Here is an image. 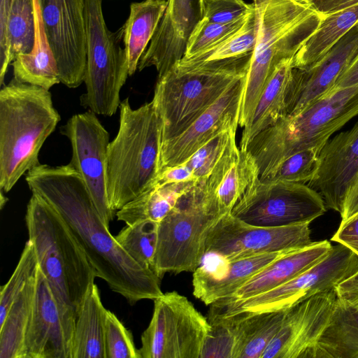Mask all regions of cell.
<instances>
[{
  "mask_svg": "<svg viewBox=\"0 0 358 358\" xmlns=\"http://www.w3.org/2000/svg\"><path fill=\"white\" fill-rule=\"evenodd\" d=\"M32 194L60 215L92 264L96 278L131 305L163 294L160 278L134 261L103 221L80 175L69 164H39L27 173Z\"/></svg>",
  "mask_w": 358,
  "mask_h": 358,
  "instance_id": "6da1fadb",
  "label": "cell"
},
{
  "mask_svg": "<svg viewBox=\"0 0 358 358\" xmlns=\"http://www.w3.org/2000/svg\"><path fill=\"white\" fill-rule=\"evenodd\" d=\"M60 120L49 90L13 79L1 87V196L40 164V150Z\"/></svg>",
  "mask_w": 358,
  "mask_h": 358,
  "instance_id": "7a4b0ae2",
  "label": "cell"
},
{
  "mask_svg": "<svg viewBox=\"0 0 358 358\" xmlns=\"http://www.w3.org/2000/svg\"><path fill=\"white\" fill-rule=\"evenodd\" d=\"M119 129L110 142L107 190L110 206L118 210L150 189L159 174L161 123L152 101L131 108L120 104Z\"/></svg>",
  "mask_w": 358,
  "mask_h": 358,
  "instance_id": "3957f363",
  "label": "cell"
},
{
  "mask_svg": "<svg viewBox=\"0 0 358 358\" xmlns=\"http://www.w3.org/2000/svg\"><path fill=\"white\" fill-rule=\"evenodd\" d=\"M259 15L257 39L243 83L238 125L251 118L277 65L294 57L317 29L322 16L296 0H253Z\"/></svg>",
  "mask_w": 358,
  "mask_h": 358,
  "instance_id": "277c9868",
  "label": "cell"
},
{
  "mask_svg": "<svg viewBox=\"0 0 358 358\" xmlns=\"http://www.w3.org/2000/svg\"><path fill=\"white\" fill-rule=\"evenodd\" d=\"M358 115V85L333 90L294 115H286L258 134L246 150L262 178L290 155L322 148Z\"/></svg>",
  "mask_w": 358,
  "mask_h": 358,
  "instance_id": "5b68a950",
  "label": "cell"
},
{
  "mask_svg": "<svg viewBox=\"0 0 358 358\" xmlns=\"http://www.w3.org/2000/svg\"><path fill=\"white\" fill-rule=\"evenodd\" d=\"M25 222L39 268L56 296L78 315L96 278L92 264L60 215L37 194L28 202Z\"/></svg>",
  "mask_w": 358,
  "mask_h": 358,
  "instance_id": "8992f818",
  "label": "cell"
},
{
  "mask_svg": "<svg viewBox=\"0 0 358 358\" xmlns=\"http://www.w3.org/2000/svg\"><path fill=\"white\" fill-rule=\"evenodd\" d=\"M252 55L194 69L174 66L158 78L152 101L161 123L162 143L184 131L235 81L245 76Z\"/></svg>",
  "mask_w": 358,
  "mask_h": 358,
  "instance_id": "52a82bcc",
  "label": "cell"
},
{
  "mask_svg": "<svg viewBox=\"0 0 358 358\" xmlns=\"http://www.w3.org/2000/svg\"><path fill=\"white\" fill-rule=\"evenodd\" d=\"M205 181L183 194L158 224L152 271L160 279L166 273L194 272L201 263L207 231L223 215L207 195Z\"/></svg>",
  "mask_w": 358,
  "mask_h": 358,
  "instance_id": "ba28073f",
  "label": "cell"
},
{
  "mask_svg": "<svg viewBox=\"0 0 358 358\" xmlns=\"http://www.w3.org/2000/svg\"><path fill=\"white\" fill-rule=\"evenodd\" d=\"M86 25V92L80 104L96 115L110 117L120 104V91L129 76L128 59L122 48L120 29L111 32L106 24L102 0H85Z\"/></svg>",
  "mask_w": 358,
  "mask_h": 358,
  "instance_id": "9c48e42d",
  "label": "cell"
},
{
  "mask_svg": "<svg viewBox=\"0 0 358 358\" xmlns=\"http://www.w3.org/2000/svg\"><path fill=\"white\" fill-rule=\"evenodd\" d=\"M357 271L358 255L338 243L318 263L277 287L244 300L211 304L209 317L286 310L313 295L336 288Z\"/></svg>",
  "mask_w": 358,
  "mask_h": 358,
  "instance_id": "30bf717a",
  "label": "cell"
},
{
  "mask_svg": "<svg viewBox=\"0 0 358 358\" xmlns=\"http://www.w3.org/2000/svg\"><path fill=\"white\" fill-rule=\"evenodd\" d=\"M148 327L141 336V358H201L211 325L190 301L176 292L154 299Z\"/></svg>",
  "mask_w": 358,
  "mask_h": 358,
  "instance_id": "8fae6325",
  "label": "cell"
},
{
  "mask_svg": "<svg viewBox=\"0 0 358 358\" xmlns=\"http://www.w3.org/2000/svg\"><path fill=\"white\" fill-rule=\"evenodd\" d=\"M327 211L322 196L304 183L257 178L231 214L251 225L278 227L310 224Z\"/></svg>",
  "mask_w": 358,
  "mask_h": 358,
  "instance_id": "7c38bea8",
  "label": "cell"
},
{
  "mask_svg": "<svg viewBox=\"0 0 358 358\" xmlns=\"http://www.w3.org/2000/svg\"><path fill=\"white\" fill-rule=\"evenodd\" d=\"M309 224L258 227L245 223L229 213L208 230L204 255H216L230 262L264 253L301 249L313 243Z\"/></svg>",
  "mask_w": 358,
  "mask_h": 358,
  "instance_id": "4fadbf2b",
  "label": "cell"
},
{
  "mask_svg": "<svg viewBox=\"0 0 358 358\" xmlns=\"http://www.w3.org/2000/svg\"><path fill=\"white\" fill-rule=\"evenodd\" d=\"M45 34L56 59L60 83L76 88L86 67L85 0H36Z\"/></svg>",
  "mask_w": 358,
  "mask_h": 358,
  "instance_id": "5bb4252c",
  "label": "cell"
},
{
  "mask_svg": "<svg viewBox=\"0 0 358 358\" xmlns=\"http://www.w3.org/2000/svg\"><path fill=\"white\" fill-rule=\"evenodd\" d=\"M60 133L71 144L69 164L83 179L99 213L109 227L115 211L110 206L107 190L108 131L96 114L89 110L71 116Z\"/></svg>",
  "mask_w": 358,
  "mask_h": 358,
  "instance_id": "9a60e30c",
  "label": "cell"
},
{
  "mask_svg": "<svg viewBox=\"0 0 358 358\" xmlns=\"http://www.w3.org/2000/svg\"><path fill=\"white\" fill-rule=\"evenodd\" d=\"M36 294L25 337V358H71L77 318L54 293L38 266Z\"/></svg>",
  "mask_w": 358,
  "mask_h": 358,
  "instance_id": "2e32d148",
  "label": "cell"
},
{
  "mask_svg": "<svg viewBox=\"0 0 358 358\" xmlns=\"http://www.w3.org/2000/svg\"><path fill=\"white\" fill-rule=\"evenodd\" d=\"M338 298L336 288L313 295L287 309L281 326L262 358H311Z\"/></svg>",
  "mask_w": 358,
  "mask_h": 358,
  "instance_id": "e0dca14e",
  "label": "cell"
},
{
  "mask_svg": "<svg viewBox=\"0 0 358 358\" xmlns=\"http://www.w3.org/2000/svg\"><path fill=\"white\" fill-rule=\"evenodd\" d=\"M358 54V23L320 61L293 69L285 101L286 115H294L329 93Z\"/></svg>",
  "mask_w": 358,
  "mask_h": 358,
  "instance_id": "ac0fdd59",
  "label": "cell"
},
{
  "mask_svg": "<svg viewBox=\"0 0 358 358\" xmlns=\"http://www.w3.org/2000/svg\"><path fill=\"white\" fill-rule=\"evenodd\" d=\"M245 77L235 81L184 131L161 143L159 173L180 164L218 133L238 125V115Z\"/></svg>",
  "mask_w": 358,
  "mask_h": 358,
  "instance_id": "d6986e66",
  "label": "cell"
},
{
  "mask_svg": "<svg viewBox=\"0 0 358 358\" xmlns=\"http://www.w3.org/2000/svg\"><path fill=\"white\" fill-rule=\"evenodd\" d=\"M203 18V0H167L164 15L138 65L154 66L158 78L184 57L188 39Z\"/></svg>",
  "mask_w": 358,
  "mask_h": 358,
  "instance_id": "ffe728a7",
  "label": "cell"
},
{
  "mask_svg": "<svg viewBox=\"0 0 358 358\" xmlns=\"http://www.w3.org/2000/svg\"><path fill=\"white\" fill-rule=\"evenodd\" d=\"M320 159L317 172L308 185L322 196L327 209L341 213L345 194L358 173V122L329 139Z\"/></svg>",
  "mask_w": 358,
  "mask_h": 358,
  "instance_id": "44dd1931",
  "label": "cell"
},
{
  "mask_svg": "<svg viewBox=\"0 0 358 358\" xmlns=\"http://www.w3.org/2000/svg\"><path fill=\"white\" fill-rule=\"evenodd\" d=\"M287 252L264 253L230 262L206 254L193 272V294L210 306L231 296L257 272Z\"/></svg>",
  "mask_w": 358,
  "mask_h": 358,
  "instance_id": "7402d4cb",
  "label": "cell"
},
{
  "mask_svg": "<svg viewBox=\"0 0 358 358\" xmlns=\"http://www.w3.org/2000/svg\"><path fill=\"white\" fill-rule=\"evenodd\" d=\"M259 177L257 165L245 150L236 145V135L205 181V189L222 215L231 213L248 187Z\"/></svg>",
  "mask_w": 358,
  "mask_h": 358,
  "instance_id": "603a6c76",
  "label": "cell"
},
{
  "mask_svg": "<svg viewBox=\"0 0 358 358\" xmlns=\"http://www.w3.org/2000/svg\"><path fill=\"white\" fill-rule=\"evenodd\" d=\"M332 248L331 243L325 240L288 252L257 272L231 296L215 303L241 301L277 287L318 263L329 253Z\"/></svg>",
  "mask_w": 358,
  "mask_h": 358,
  "instance_id": "cb8c5ba5",
  "label": "cell"
},
{
  "mask_svg": "<svg viewBox=\"0 0 358 358\" xmlns=\"http://www.w3.org/2000/svg\"><path fill=\"white\" fill-rule=\"evenodd\" d=\"M36 6V0H0L1 87L15 57L34 48Z\"/></svg>",
  "mask_w": 358,
  "mask_h": 358,
  "instance_id": "d4e9b609",
  "label": "cell"
},
{
  "mask_svg": "<svg viewBox=\"0 0 358 358\" xmlns=\"http://www.w3.org/2000/svg\"><path fill=\"white\" fill-rule=\"evenodd\" d=\"M286 310L240 313L214 317L227 319L231 327L234 336L233 358H262L278 331Z\"/></svg>",
  "mask_w": 358,
  "mask_h": 358,
  "instance_id": "484cf974",
  "label": "cell"
},
{
  "mask_svg": "<svg viewBox=\"0 0 358 358\" xmlns=\"http://www.w3.org/2000/svg\"><path fill=\"white\" fill-rule=\"evenodd\" d=\"M293 58L282 61L274 69L251 118L244 127L240 149L245 150L248 143L258 134L286 116L285 101L294 69Z\"/></svg>",
  "mask_w": 358,
  "mask_h": 358,
  "instance_id": "4316f807",
  "label": "cell"
},
{
  "mask_svg": "<svg viewBox=\"0 0 358 358\" xmlns=\"http://www.w3.org/2000/svg\"><path fill=\"white\" fill-rule=\"evenodd\" d=\"M311 358H358V309L337 298Z\"/></svg>",
  "mask_w": 358,
  "mask_h": 358,
  "instance_id": "83f0119b",
  "label": "cell"
},
{
  "mask_svg": "<svg viewBox=\"0 0 358 358\" xmlns=\"http://www.w3.org/2000/svg\"><path fill=\"white\" fill-rule=\"evenodd\" d=\"M107 310L95 283L81 303L72 339L71 358H106L104 327Z\"/></svg>",
  "mask_w": 358,
  "mask_h": 358,
  "instance_id": "f1b7e54d",
  "label": "cell"
},
{
  "mask_svg": "<svg viewBox=\"0 0 358 358\" xmlns=\"http://www.w3.org/2000/svg\"><path fill=\"white\" fill-rule=\"evenodd\" d=\"M32 50L17 55L11 63L13 80L50 90L60 83L57 64L47 40L38 6L35 10Z\"/></svg>",
  "mask_w": 358,
  "mask_h": 358,
  "instance_id": "f546056e",
  "label": "cell"
},
{
  "mask_svg": "<svg viewBox=\"0 0 358 358\" xmlns=\"http://www.w3.org/2000/svg\"><path fill=\"white\" fill-rule=\"evenodd\" d=\"M167 6V0H143L130 5L129 17L120 29L127 53L129 76L135 73Z\"/></svg>",
  "mask_w": 358,
  "mask_h": 358,
  "instance_id": "4dcf8cb0",
  "label": "cell"
},
{
  "mask_svg": "<svg viewBox=\"0 0 358 358\" xmlns=\"http://www.w3.org/2000/svg\"><path fill=\"white\" fill-rule=\"evenodd\" d=\"M358 23V5L326 15L293 58L294 69H304L320 61Z\"/></svg>",
  "mask_w": 358,
  "mask_h": 358,
  "instance_id": "1f68e13d",
  "label": "cell"
},
{
  "mask_svg": "<svg viewBox=\"0 0 358 358\" xmlns=\"http://www.w3.org/2000/svg\"><path fill=\"white\" fill-rule=\"evenodd\" d=\"M198 181H188L162 186L153 185L117 210V220L127 225L151 220L160 222L175 206L179 199Z\"/></svg>",
  "mask_w": 358,
  "mask_h": 358,
  "instance_id": "d6a6232c",
  "label": "cell"
},
{
  "mask_svg": "<svg viewBox=\"0 0 358 358\" xmlns=\"http://www.w3.org/2000/svg\"><path fill=\"white\" fill-rule=\"evenodd\" d=\"M258 30L259 15L255 7L242 27L231 36L197 55L181 59L175 66L182 69H194L252 55L256 45Z\"/></svg>",
  "mask_w": 358,
  "mask_h": 358,
  "instance_id": "836d02e7",
  "label": "cell"
},
{
  "mask_svg": "<svg viewBox=\"0 0 358 358\" xmlns=\"http://www.w3.org/2000/svg\"><path fill=\"white\" fill-rule=\"evenodd\" d=\"M36 275L0 323V358H25V337L36 294Z\"/></svg>",
  "mask_w": 358,
  "mask_h": 358,
  "instance_id": "e575fe53",
  "label": "cell"
},
{
  "mask_svg": "<svg viewBox=\"0 0 358 358\" xmlns=\"http://www.w3.org/2000/svg\"><path fill=\"white\" fill-rule=\"evenodd\" d=\"M158 224L145 220L127 225L115 236L119 245L134 261L152 271L157 243Z\"/></svg>",
  "mask_w": 358,
  "mask_h": 358,
  "instance_id": "d590c367",
  "label": "cell"
},
{
  "mask_svg": "<svg viewBox=\"0 0 358 358\" xmlns=\"http://www.w3.org/2000/svg\"><path fill=\"white\" fill-rule=\"evenodd\" d=\"M317 148H308L296 152L275 166L264 176V181H287L305 183L310 182L320 167V152Z\"/></svg>",
  "mask_w": 358,
  "mask_h": 358,
  "instance_id": "8d00e7d4",
  "label": "cell"
},
{
  "mask_svg": "<svg viewBox=\"0 0 358 358\" xmlns=\"http://www.w3.org/2000/svg\"><path fill=\"white\" fill-rule=\"evenodd\" d=\"M37 268L36 253L33 244L28 240L10 279L1 287L0 323L3 321L12 304L27 284L36 275Z\"/></svg>",
  "mask_w": 358,
  "mask_h": 358,
  "instance_id": "74e56055",
  "label": "cell"
},
{
  "mask_svg": "<svg viewBox=\"0 0 358 358\" xmlns=\"http://www.w3.org/2000/svg\"><path fill=\"white\" fill-rule=\"evenodd\" d=\"M248 15L229 23L212 22L203 17L192 32L182 59L197 55L227 39L242 27Z\"/></svg>",
  "mask_w": 358,
  "mask_h": 358,
  "instance_id": "f35d334b",
  "label": "cell"
},
{
  "mask_svg": "<svg viewBox=\"0 0 358 358\" xmlns=\"http://www.w3.org/2000/svg\"><path fill=\"white\" fill-rule=\"evenodd\" d=\"M237 127L236 124L218 133L183 162L192 170L196 180L208 178L236 135Z\"/></svg>",
  "mask_w": 358,
  "mask_h": 358,
  "instance_id": "ab89813d",
  "label": "cell"
},
{
  "mask_svg": "<svg viewBox=\"0 0 358 358\" xmlns=\"http://www.w3.org/2000/svg\"><path fill=\"white\" fill-rule=\"evenodd\" d=\"M106 358H141L131 332L107 310L104 327Z\"/></svg>",
  "mask_w": 358,
  "mask_h": 358,
  "instance_id": "60d3db41",
  "label": "cell"
},
{
  "mask_svg": "<svg viewBox=\"0 0 358 358\" xmlns=\"http://www.w3.org/2000/svg\"><path fill=\"white\" fill-rule=\"evenodd\" d=\"M211 329L204 341L201 358H233L234 336L228 320L209 318Z\"/></svg>",
  "mask_w": 358,
  "mask_h": 358,
  "instance_id": "b9f144b4",
  "label": "cell"
},
{
  "mask_svg": "<svg viewBox=\"0 0 358 358\" xmlns=\"http://www.w3.org/2000/svg\"><path fill=\"white\" fill-rule=\"evenodd\" d=\"M255 8L243 0H203V17L217 23H229L248 15Z\"/></svg>",
  "mask_w": 358,
  "mask_h": 358,
  "instance_id": "7bdbcfd3",
  "label": "cell"
},
{
  "mask_svg": "<svg viewBox=\"0 0 358 358\" xmlns=\"http://www.w3.org/2000/svg\"><path fill=\"white\" fill-rule=\"evenodd\" d=\"M331 241L347 247L358 255V213L341 221Z\"/></svg>",
  "mask_w": 358,
  "mask_h": 358,
  "instance_id": "ee69618b",
  "label": "cell"
},
{
  "mask_svg": "<svg viewBox=\"0 0 358 358\" xmlns=\"http://www.w3.org/2000/svg\"><path fill=\"white\" fill-rule=\"evenodd\" d=\"M198 181L196 180L192 170L185 164L168 166L162 169L153 185L162 186L167 184Z\"/></svg>",
  "mask_w": 358,
  "mask_h": 358,
  "instance_id": "f6af8a7d",
  "label": "cell"
},
{
  "mask_svg": "<svg viewBox=\"0 0 358 358\" xmlns=\"http://www.w3.org/2000/svg\"><path fill=\"white\" fill-rule=\"evenodd\" d=\"M310 9L324 17L358 5V0H299Z\"/></svg>",
  "mask_w": 358,
  "mask_h": 358,
  "instance_id": "bcb514c9",
  "label": "cell"
},
{
  "mask_svg": "<svg viewBox=\"0 0 358 358\" xmlns=\"http://www.w3.org/2000/svg\"><path fill=\"white\" fill-rule=\"evenodd\" d=\"M338 297L351 305L358 302V271L336 287Z\"/></svg>",
  "mask_w": 358,
  "mask_h": 358,
  "instance_id": "7dc6e473",
  "label": "cell"
},
{
  "mask_svg": "<svg viewBox=\"0 0 358 358\" xmlns=\"http://www.w3.org/2000/svg\"><path fill=\"white\" fill-rule=\"evenodd\" d=\"M358 213V173L351 183L344 199L341 221Z\"/></svg>",
  "mask_w": 358,
  "mask_h": 358,
  "instance_id": "c3c4849f",
  "label": "cell"
},
{
  "mask_svg": "<svg viewBox=\"0 0 358 358\" xmlns=\"http://www.w3.org/2000/svg\"><path fill=\"white\" fill-rule=\"evenodd\" d=\"M358 85V54L336 81L333 90Z\"/></svg>",
  "mask_w": 358,
  "mask_h": 358,
  "instance_id": "681fc988",
  "label": "cell"
},
{
  "mask_svg": "<svg viewBox=\"0 0 358 358\" xmlns=\"http://www.w3.org/2000/svg\"><path fill=\"white\" fill-rule=\"evenodd\" d=\"M354 306L355 308H357L358 309V302L357 303H355V305H352Z\"/></svg>",
  "mask_w": 358,
  "mask_h": 358,
  "instance_id": "f907efd6",
  "label": "cell"
},
{
  "mask_svg": "<svg viewBox=\"0 0 358 358\" xmlns=\"http://www.w3.org/2000/svg\"><path fill=\"white\" fill-rule=\"evenodd\" d=\"M296 1H299V0H296Z\"/></svg>",
  "mask_w": 358,
  "mask_h": 358,
  "instance_id": "816d5d0a",
  "label": "cell"
}]
</instances>
